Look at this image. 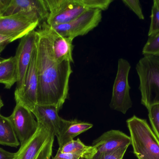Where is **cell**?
<instances>
[{"mask_svg":"<svg viewBox=\"0 0 159 159\" xmlns=\"http://www.w3.org/2000/svg\"><path fill=\"white\" fill-rule=\"evenodd\" d=\"M37 68L38 77L37 105H50L59 111L68 99L71 63L55 61L51 43L44 22L36 30Z\"/></svg>","mask_w":159,"mask_h":159,"instance_id":"6da1fadb","label":"cell"},{"mask_svg":"<svg viewBox=\"0 0 159 159\" xmlns=\"http://www.w3.org/2000/svg\"><path fill=\"white\" fill-rule=\"evenodd\" d=\"M131 144L138 159H159V140L146 119L134 115L127 120Z\"/></svg>","mask_w":159,"mask_h":159,"instance_id":"7a4b0ae2","label":"cell"},{"mask_svg":"<svg viewBox=\"0 0 159 159\" xmlns=\"http://www.w3.org/2000/svg\"><path fill=\"white\" fill-rule=\"evenodd\" d=\"M139 77L141 103L148 109L159 102V57L144 56L136 64Z\"/></svg>","mask_w":159,"mask_h":159,"instance_id":"3957f363","label":"cell"},{"mask_svg":"<svg viewBox=\"0 0 159 159\" xmlns=\"http://www.w3.org/2000/svg\"><path fill=\"white\" fill-rule=\"evenodd\" d=\"M55 137L51 132L38 123L36 132L20 147L15 159H50Z\"/></svg>","mask_w":159,"mask_h":159,"instance_id":"277c9868","label":"cell"},{"mask_svg":"<svg viewBox=\"0 0 159 159\" xmlns=\"http://www.w3.org/2000/svg\"><path fill=\"white\" fill-rule=\"evenodd\" d=\"M131 65L125 59H119L116 76L114 81L112 98L109 106L113 110L125 115L132 107L133 103L130 95L131 87L129 76Z\"/></svg>","mask_w":159,"mask_h":159,"instance_id":"5b68a950","label":"cell"},{"mask_svg":"<svg viewBox=\"0 0 159 159\" xmlns=\"http://www.w3.org/2000/svg\"><path fill=\"white\" fill-rule=\"evenodd\" d=\"M102 20V11L88 9L69 23L50 27L60 35L74 39L89 33L99 25Z\"/></svg>","mask_w":159,"mask_h":159,"instance_id":"8992f818","label":"cell"},{"mask_svg":"<svg viewBox=\"0 0 159 159\" xmlns=\"http://www.w3.org/2000/svg\"><path fill=\"white\" fill-rule=\"evenodd\" d=\"M48 16L46 22L51 27L72 21L84 13L87 8L78 0H45Z\"/></svg>","mask_w":159,"mask_h":159,"instance_id":"52a82bcc","label":"cell"},{"mask_svg":"<svg viewBox=\"0 0 159 159\" xmlns=\"http://www.w3.org/2000/svg\"><path fill=\"white\" fill-rule=\"evenodd\" d=\"M40 23L36 17L25 13L0 16V34L10 36L15 41L35 30Z\"/></svg>","mask_w":159,"mask_h":159,"instance_id":"ba28073f","label":"cell"},{"mask_svg":"<svg viewBox=\"0 0 159 159\" xmlns=\"http://www.w3.org/2000/svg\"><path fill=\"white\" fill-rule=\"evenodd\" d=\"M38 87L36 43L25 77L23 88L20 92L15 93L16 103H19L31 112H32L37 105Z\"/></svg>","mask_w":159,"mask_h":159,"instance_id":"9c48e42d","label":"cell"},{"mask_svg":"<svg viewBox=\"0 0 159 159\" xmlns=\"http://www.w3.org/2000/svg\"><path fill=\"white\" fill-rule=\"evenodd\" d=\"M8 118L19 140L20 147L22 146L36 132L38 122L32 113L19 103H16L12 115Z\"/></svg>","mask_w":159,"mask_h":159,"instance_id":"30bf717a","label":"cell"},{"mask_svg":"<svg viewBox=\"0 0 159 159\" xmlns=\"http://www.w3.org/2000/svg\"><path fill=\"white\" fill-rule=\"evenodd\" d=\"M37 38V31L34 30L21 38L17 49L15 56L17 63L18 77L15 93L20 92L23 88Z\"/></svg>","mask_w":159,"mask_h":159,"instance_id":"8fae6325","label":"cell"},{"mask_svg":"<svg viewBox=\"0 0 159 159\" xmlns=\"http://www.w3.org/2000/svg\"><path fill=\"white\" fill-rule=\"evenodd\" d=\"M131 144L129 136L122 132L111 130L103 133L93 141L92 146L97 151L95 157L106 153L115 152L124 147H128Z\"/></svg>","mask_w":159,"mask_h":159,"instance_id":"7c38bea8","label":"cell"},{"mask_svg":"<svg viewBox=\"0 0 159 159\" xmlns=\"http://www.w3.org/2000/svg\"><path fill=\"white\" fill-rule=\"evenodd\" d=\"M25 13L36 17L40 22L46 21L48 10L45 0H11L2 16Z\"/></svg>","mask_w":159,"mask_h":159,"instance_id":"4fadbf2b","label":"cell"},{"mask_svg":"<svg viewBox=\"0 0 159 159\" xmlns=\"http://www.w3.org/2000/svg\"><path fill=\"white\" fill-rule=\"evenodd\" d=\"M43 22L50 39L52 53L55 61L58 63L69 61L71 63H74V39L60 35L46 21Z\"/></svg>","mask_w":159,"mask_h":159,"instance_id":"5bb4252c","label":"cell"},{"mask_svg":"<svg viewBox=\"0 0 159 159\" xmlns=\"http://www.w3.org/2000/svg\"><path fill=\"white\" fill-rule=\"evenodd\" d=\"M59 110L55 106L36 105L33 110L38 123L52 133L55 136L59 133L63 119L58 115Z\"/></svg>","mask_w":159,"mask_h":159,"instance_id":"9a60e30c","label":"cell"},{"mask_svg":"<svg viewBox=\"0 0 159 159\" xmlns=\"http://www.w3.org/2000/svg\"><path fill=\"white\" fill-rule=\"evenodd\" d=\"M93 127V124L88 122L79 121L77 119L67 120L63 119L59 133L57 137L59 148Z\"/></svg>","mask_w":159,"mask_h":159,"instance_id":"2e32d148","label":"cell"},{"mask_svg":"<svg viewBox=\"0 0 159 159\" xmlns=\"http://www.w3.org/2000/svg\"><path fill=\"white\" fill-rule=\"evenodd\" d=\"M18 77L17 63L16 56L0 61V84L6 89L11 88L17 82Z\"/></svg>","mask_w":159,"mask_h":159,"instance_id":"e0dca14e","label":"cell"},{"mask_svg":"<svg viewBox=\"0 0 159 159\" xmlns=\"http://www.w3.org/2000/svg\"><path fill=\"white\" fill-rule=\"evenodd\" d=\"M58 149L62 153L74 154L85 159H93L97 153L95 147L85 145L79 138L72 140Z\"/></svg>","mask_w":159,"mask_h":159,"instance_id":"ac0fdd59","label":"cell"},{"mask_svg":"<svg viewBox=\"0 0 159 159\" xmlns=\"http://www.w3.org/2000/svg\"><path fill=\"white\" fill-rule=\"evenodd\" d=\"M0 145L17 147L20 143L8 117L0 114Z\"/></svg>","mask_w":159,"mask_h":159,"instance_id":"d6986e66","label":"cell"},{"mask_svg":"<svg viewBox=\"0 0 159 159\" xmlns=\"http://www.w3.org/2000/svg\"><path fill=\"white\" fill-rule=\"evenodd\" d=\"M142 54L144 56L159 57V33L148 37Z\"/></svg>","mask_w":159,"mask_h":159,"instance_id":"ffe728a7","label":"cell"},{"mask_svg":"<svg viewBox=\"0 0 159 159\" xmlns=\"http://www.w3.org/2000/svg\"><path fill=\"white\" fill-rule=\"evenodd\" d=\"M159 33V4L158 0L153 1L151 9V23L148 33V37Z\"/></svg>","mask_w":159,"mask_h":159,"instance_id":"44dd1931","label":"cell"},{"mask_svg":"<svg viewBox=\"0 0 159 159\" xmlns=\"http://www.w3.org/2000/svg\"><path fill=\"white\" fill-rule=\"evenodd\" d=\"M148 110L153 131L159 140V102L152 104Z\"/></svg>","mask_w":159,"mask_h":159,"instance_id":"7402d4cb","label":"cell"},{"mask_svg":"<svg viewBox=\"0 0 159 159\" xmlns=\"http://www.w3.org/2000/svg\"><path fill=\"white\" fill-rule=\"evenodd\" d=\"M78 2L87 9H98L101 11L108 9L114 0H78Z\"/></svg>","mask_w":159,"mask_h":159,"instance_id":"603a6c76","label":"cell"},{"mask_svg":"<svg viewBox=\"0 0 159 159\" xmlns=\"http://www.w3.org/2000/svg\"><path fill=\"white\" fill-rule=\"evenodd\" d=\"M122 2L138 16L139 19H145L142 6L139 0H122Z\"/></svg>","mask_w":159,"mask_h":159,"instance_id":"cb8c5ba5","label":"cell"},{"mask_svg":"<svg viewBox=\"0 0 159 159\" xmlns=\"http://www.w3.org/2000/svg\"><path fill=\"white\" fill-rule=\"evenodd\" d=\"M128 147H124L112 153H106L93 157V159H123Z\"/></svg>","mask_w":159,"mask_h":159,"instance_id":"d4e9b609","label":"cell"},{"mask_svg":"<svg viewBox=\"0 0 159 159\" xmlns=\"http://www.w3.org/2000/svg\"><path fill=\"white\" fill-rule=\"evenodd\" d=\"M78 156L71 153H62L60 150H58L56 156L53 159H80Z\"/></svg>","mask_w":159,"mask_h":159,"instance_id":"484cf974","label":"cell"},{"mask_svg":"<svg viewBox=\"0 0 159 159\" xmlns=\"http://www.w3.org/2000/svg\"><path fill=\"white\" fill-rule=\"evenodd\" d=\"M13 41H14L12 37L0 34V53L4 49L9 43H11Z\"/></svg>","mask_w":159,"mask_h":159,"instance_id":"4316f807","label":"cell"},{"mask_svg":"<svg viewBox=\"0 0 159 159\" xmlns=\"http://www.w3.org/2000/svg\"><path fill=\"white\" fill-rule=\"evenodd\" d=\"M16 153H11L0 147V159H15Z\"/></svg>","mask_w":159,"mask_h":159,"instance_id":"83f0119b","label":"cell"},{"mask_svg":"<svg viewBox=\"0 0 159 159\" xmlns=\"http://www.w3.org/2000/svg\"><path fill=\"white\" fill-rule=\"evenodd\" d=\"M11 0H0V16H2L8 7Z\"/></svg>","mask_w":159,"mask_h":159,"instance_id":"f1b7e54d","label":"cell"},{"mask_svg":"<svg viewBox=\"0 0 159 159\" xmlns=\"http://www.w3.org/2000/svg\"><path fill=\"white\" fill-rule=\"evenodd\" d=\"M3 102L2 101V99H1V97H0V111H1V109L3 106Z\"/></svg>","mask_w":159,"mask_h":159,"instance_id":"f546056e","label":"cell"},{"mask_svg":"<svg viewBox=\"0 0 159 159\" xmlns=\"http://www.w3.org/2000/svg\"><path fill=\"white\" fill-rule=\"evenodd\" d=\"M158 2L159 4V0H158Z\"/></svg>","mask_w":159,"mask_h":159,"instance_id":"4dcf8cb0","label":"cell"},{"mask_svg":"<svg viewBox=\"0 0 159 159\" xmlns=\"http://www.w3.org/2000/svg\"><path fill=\"white\" fill-rule=\"evenodd\" d=\"M80 159H85L80 158Z\"/></svg>","mask_w":159,"mask_h":159,"instance_id":"1f68e13d","label":"cell"}]
</instances>
